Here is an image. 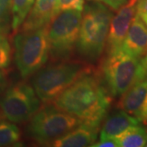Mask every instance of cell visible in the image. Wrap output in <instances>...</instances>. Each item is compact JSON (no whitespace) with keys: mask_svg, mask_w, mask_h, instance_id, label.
I'll use <instances>...</instances> for the list:
<instances>
[{"mask_svg":"<svg viewBox=\"0 0 147 147\" xmlns=\"http://www.w3.org/2000/svg\"><path fill=\"white\" fill-rule=\"evenodd\" d=\"M111 100V95L100 77L91 73L76 80L52 104L82 122L100 125L107 115Z\"/></svg>","mask_w":147,"mask_h":147,"instance_id":"obj_1","label":"cell"},{"mask_svg":"<svg viewBox=\"0 0 147 147\" xmlns=\"http://www.w3.org/2000/svg\"><path fill=\"white\" fill-rule=\"evenodd\" d=\"M113 16L111 9L100 2L92 1L84 7L76 51L85 61L93 63L102 56Z\"/></svg>","mask_w":147,"mask_h":147,"instance_id":"obj_2","label":"cell"},{"mask_svg":"<svg viewBox=\"0 0 147 147\" xmlns=\"http://www.w3.org/2000/svg\"><path fill=\"white\" fill-rule=\"evenodd\" d=\"M85 61L64 60L42 66L33 75L32 87L41 102L52 103L62 92L84 75L93 73Z\"/></svg>","mask_w":147,"mask_h":147,"instance_id":"obj_3","label":"cell"},{"mask_svg":"<svg viewBox=\"0 0 147 147\" xmlns=\"http://www.w3.org/2000/svg\"><path fill=\"white\" fill-rule=\"evenodd\" d=\"M29 121L26 127L28 137L42 146H50L82 123L79 119L52 103L40 107Z\"/></svg>","mask_w":147,"mask_h":147,"instance_id":"obj_4","label":"cell"},{"mask_svg":"<svg viewBox=\"0 0 147 147\" xmlns=\"http://www.w3.org/2000/svg\"><path fill=\"white\" fill-rule=\"evenodd\" d=\"M82 16V11H61L47 26L49 57L53 61L69 60L73 57L79 38Z\"/></svg>","mask_w":147,"mask_h":147,"instance_id":"obj_5","label":"cell"},{"mask_svg":"<svg viewBox=\"0 0 147 147\" xmlns=\"http://www.w3.org/2000/svg\"><path fill=\"white\" fill-rule=\"evenodd\" d=\"M15 61L22 78L34 75L47 63L49 45L47 26L31 31H20L14 38Z\"/></svg>","mask_w":147,"mask_h":147,"instance_id":"obj_6","label":"cell"},{"mask_svg":"<svg viewBox=\"0 0 147 147\" xmlns=\"http://www.w3.org/2000/svg\"><path fill=\"white\" fill-rule=\"evenodd\" d=\"M140 59L119 49L106 54L100 68L101 82L111 96H121L138 81Z\"/></svg>","mask_w":147,"mask_h":147,"instance_id":"obj_7","label":"cell"},{"mask_svg":"<svg viewBox=\"0 0 147 147\" xmlns=\"http://www.w3.org/2000/svg\"><path fill=\"white\" fill-rule=\"evenodd\" d=\"M41 100L32 85L25 81L6 88L0 96V111L6 119L15 123L29 121L41 107Z\"/></svg>","mask_w":147,"mask_h":147,"instance_id":"obj_8","label":"cell"},{"mask_svg":"<svg viewBox=\"0 0 147 147\" xmlns=\"http://www.w3.org/2000/svg\"><path fill=\"white\" fill-rule=\"evenodd\" d=\"M137 2L138 0H127L112 17L105 45L106 54L116 52L121 48L132 20L136 16Z\"/></svg>","mask_w":147,"mask_h":147,"instance_id":"obj_9","label":"cell"},{"mask_svg":"<svg viewBox=\"0 0 147 147\" xmlns=\"http://www.w3.org/2000/svg\"><path fill=\"white\" fill-rule=\"evenodd\" d=\"M100 124L82 122L63 137L50 145L54 147H86L92 146L96 142Z\"/></svg>","mask_w":147,"mask_h":147,"instance_id":"obj_10","label":"cell"},{"mask_svg":"<svg viewBox=\"0 0 147 147\" xmlns=\"http://www.w3.org/2000/svg\"><path fill=\"white\" fill-rule=\"evenodd\" d=\"M58 0H35L21 31H31L47 26L57 14Z\"/></svg>","mask_w":147,"mask_h":147,"instance_id":"obj_11","label":"cell"},{"mask_svg":"<svg viewBox=\"0 0 147 147\" xmlns=\"http://www.w3.org/2000/svg\"><path fill=\"white\" fill-rule=\"evenodd\" d=\"M121 49L138 59L147 53V26L137 13L122 43Z\"/></svg>","mask_w":147,"mask_h":147,"instance_id":"obj_12","label":"cell"},{"mask_svg":"<svg viewBox=\"0 0 147 147\" xmlns=\"http://www.w3.org/2000/svg\"><path fill=\"white\" fill-rule=\"evenodd\" d=\"M100 129V138L115 137L131 127L140 125L141 121L137 117L119 109L105 117Z\"/></svg>","mask_w":147,"mask_h":147,"instance_id":"obj_13","label":"cell"},{"mask_svg":"<svg viewBox=\"0 0 147 147\" xmlns=\"http://www.w3.org/2000/svg\"><path fill=\"white\" fill-rule=\"evenodd\" d=\"M146 98L147 79H142L135 83L121 96L117 107L137 118Z\"/></svg>","mask_w":147,"mask_h":147,"instance_id":"obj_14","label":"cell"},{"mask_svg":"<svg viewBox=\"0 0 147 147\" xmlns=\"http://www.w3.org/2000/svg\"><path fill=\"white\" fill-rule=\"evenodd\" d=\"M119 147L147 146V129L143 127H131L115 137Z\"/></svg>","mask_w":147,"mask_h":147,"instance_id":"obj_15","label":"cell"},{"mask_svg":"<svg viewBox=\"0 0 147 147\" xmlns=\"http://www.w3.org/2000/svg\"><path fill=\"white\" fill-rule=\"evenodd\" d=\"M34 2L35 0H11V28L13 34H16L21 29Z\"/></svg>","mask_w":147,"mask_h":147,"instance_id":"obj_16","label":"cell"},{"mask_svg":"<svg viewBox=\"0 0 147 147\" xmlns=\"http://www.w3.org/2000/svg\"><path fill=\"white\" fill-rule=\"evenodd\" d=\"M21 138V131L14 123L0 119V147L16 146Z\"/></svg>","mask_w":147,"mask_h":147,"instance_id":"obj_17","label":"cell"},{"mask_svg":"<svg viewBox=\"0 0 147 147\" xmlns=\"http://www.w3.org/2000/svg\"><path fill=\"white\" fill-rule=\"evenodd\" d=\"M11 47L5 33H0V69H5L11 65Z\"/></svg>","mask_w":147,"mask_h":147,"instance_id":"obj_18","label":"cell"},{"mask_svg":"<svg viewBox=\"0 0 147 147\" xmlns=\"http://www.w3.org/2000/svg\"><path fill=\"white\" fill-rule=\"evenodd\" d=\"M11 0H0V33L8 31L11 16Z\"/></svg>","mask_w":147,"mask_h":147,"instance_id":"obj_19","label":"cell"},{"mask_svg":"<svg viewBox=\"0 0 147 147\" xmlns=\"http://www.w3.org/2000/svg\"><path fill=\"white\" fill-rule=\"evenodd\" d=\"M84 0H58L57 12L65 10L83 11Z\"/></svg>","mask_w":147,"mask_h":147,"instance_id":"obj_20","label":"cell"},{"mask_svg":"<svg viewBox=\"0 0 147 147\" xmlns=\"http://www.w3.org/2000/svg\"><path fill=\"white\" fill-rule=\"evenodd\" d=\"M92 147H119L115 137H102L99 138L92 146Z\"/></svg>","mask_w":147,"mask_h":147,"instance_id":"obj_21","label":"cell"},{"mask_svg":"<svg viewBox=\"0 0 147 147\" xmlns=\"http://www.w3.org/2000/svg\"><path fill=\"white\" fill-rule=\"evenodd\" d=\"M137 15L147 26V0H138L137 6Z\"/></svg>","mask_w":147,"mask_h":147,"instance_id":"obj_22","label":"cell"},{"mask_svg":"<svg viewBox=\"0 0 147 147\" xmlns=\"http://www.w3.org/2000/svg\"><path fill=\"white\" fill-rule=\"evenodd\" d=\"M94 2H100L101 3L106 5L112 11H117L123 5H124L127 0H89Z\"/></svg>","mask_w":147,"mask_h":147,"instance_id":"obj_23","label":"cell"},{"mask_svg":"<svg viewBox=\"0 0 147 147\" xmlns=\"http://www.w3.org/2000/svg\"><path fill=\"white\" fill-rule=\"evenodd\" d=\"M142 79H147V53L142 58H140L139 62L138 81Z\"/></svg>","mask_w":147,"mask_h":147,"instance_id":"obj_24","label":"cell"},{"mask_svg":"<svg viewBox=\"0 0 147 147\" xmlns=\"http://www.w3.org/2000/svg\"><path fill=\"white\" fill-rule=\"evenodd\" d=\"M7 85V75L3 69H0V94L6 89Z\"/></svg>","mask_w":147,"mask_h":147,"instance_id":"obj_25","label":"cell"},{"mask_svg":"<svg viewBox=\"0 0 147 147\" xmlns=\"http://www.w3.org/2000/svg\"><path fill=\"white\" fill-rule=\"evenodd\" d=\"M137 119L141 122H144V123H147V98L144 105L142 106L141 112L139 114V115L137 117Z\"/></svg>","mask_w":147,"mask_h":147,"instance_id":"obj_26","label":"cell"},{"mask_svg":"<svg viewBox=\"0 0 147 147\" xmlns=\"http://www.w3.org/2000/svg\"><path fill=\"white\" fill-rule=\"evenodd\" d=\"M2 113H1V111H0V119H1V118H2Z\"/></svg>","mask_w":147,"mask_h":147,"instance_id":"obj_27","label":"cell"}]
</instances>
